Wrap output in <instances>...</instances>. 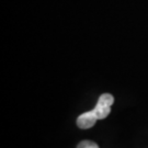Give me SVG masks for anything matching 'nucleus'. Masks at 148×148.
Listing matches in <instances>:
<instances>
[{
    "mask_svg": "<svg viewBox=\"0 0 148 148\" xmlns=\"http://www.w3.org/2000/svg\"><path fill=\"white\" fill-rule=\"evenodd\" d=\"M77 148H99V146L92 140H82L78 144Z\"/></svg>",
    "mask_w": 148,
    "mask_h": 148,
    "instance_id": "nucleus-3",
    "label": "nucleus"
},
{
    "mask_svg": "<svg viewBox=\"0 0 148 148\" xmlns=\"http://www.w3.org/2000/svg\"><path fill=\"white\" fill-rule=\"evenodd\" d=\"M97 121H98L97 116L93 114V112L90 110V111L80 114L79 116H78V119H77V125H78L79 128L87 130V128H90V127L93 126Z\"/></svg>",
    "mask_w": 148,
    "mask_h": 148,
    "instance_id": "nucleus-2",
    "label": "nucleus"
},
{
    "mask_svg": "<svg viewBox=\"0 0 148 148\" xmlns=\"http://www.w3.org/2000/svg\"><path fill=\"white\" fill-rule=\"evenodd\" d=\"M114 102V98L111 93H103L100 95L95 106L91 110L98 120L106 119L111 113V106Z\"/></svg>",
    "mask_w": 148,
    "mask_h": 148,
    "instance_id": "nucleus-1",
    "label": "nucleus"
}]
</instances>
